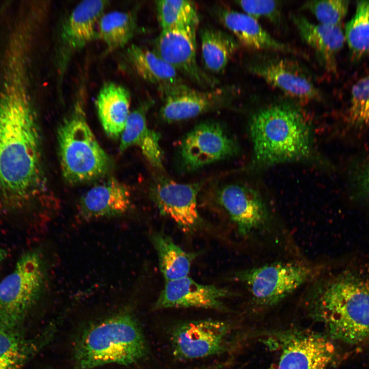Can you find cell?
Listing matches in <instances>:
<instances>
[{"mask_svg":"<svg viewBox=\"0 0 369 369\" xmlns=\"http://www.w3.org/2000/svg\"><path fill=\"white\" fill-rule=\"evenodd\" d=\"M41 130L27 68L2 69L0 79V209L20 213L47 191Z\"/></svg>","mask_w":369,"mask_h":369,"instance_id":"obj_1","label":"cell"},{"mask_svg":"<svg viewBox=\"0 0 369 369\" xmlns=\"http://www.w3.org/2000/svg\"><path fill=\"white\" fill-rule=\"evenodd\" d=\"M317 279L308 296L312 315L331 340L346 344L369 342V248L349 253Z\"/></svg>","mask_w":369,"mask_h":369,"instance_id":"obj_2","label":"cell"},{"mask_svg":"<svg viewBox=\"0 0 369 369\" xmlns=\"http://www.w3.org/2000/svg\"><path fill=\"white\" fill-rule=\"evenodd\" d=\"M253 165L267 167L307 158L312 134L301 113L288 105H274L255 113L250 122Z\"/></svg>","mask_w":369,"mask_h":369,"instance_id":"obj_3","label":"cell"},{"mask_svg":"<svg viewBox=\"0 0 369 369\" xmlns=\"http://www.w3.org/2000/svg\"><path fill=\"white\" fill-rule=\"evenodd\" d=\"M148 344L137 319L125 312L89 326L80 335L74 351L80 369L108 364L129 365L144 359Z\"/></svg>","mask_w":369,"mask_h":369,"instance_id":"obj_4","label":"cell"},{"mask_svg":"<svg viewBox=\"0 0 369 369\" xmlns=\"http://www.w3.org/2000/svg\"><path fill=\"white\" fill-rule=\"evenodd\" d=\"M57 141L62 175L69 183L95 180L109 171L110 159L98 143L79 106L59 126Z\"/></svg>","mask_w":369,"mask_h":369,"instance_id":"obj_5","label":"cell"},{"mask_svg":"<svg viewBox=\"0 0 369 369\" xmlns=\"http://www.w3.org/2000/svg\"><path fill=\"white\" fill-rule=\"evenodd\" d=\"M46 283L41 254L37 251L23 254L13 271L0 282V330L20 329L43 296Z\"/></svg>","mask_w":369,"mask_h":369,"instance_id":"obj_6","label":"cell"},{"mask_svg":"<svg viewBox=\"0 0 369 369\" xmlns=\"http://www.w3.org/2000/svg\"><path fill=\"white\" fill-rule=\"evenodd\" d=\"M312 266L297 261H278L237 272L234 278L245 285L261 306L278 303L316 274Z\"/></svg>","mask_w":369,"mask_h":369,"instance_id":"obj_7","label":"cell"},{"mask_svg":"<svg viewBox=\"0 0 369 369\" xmlns=\"http://www.w3.org/2000/svg\"><path fill=\"white\" fill-rule=\"evenodd\" d=\"M231 333V325L225 321L208 319L180 322L170 332L172 354L180 360L222 354L229 348Z\"/></svg>","mask_w":369,"mask_h":369,"instance_id":"obj_8","label":"cell"},{"mask_svg":"<svg viewBox=\"0 0 369 369\" xmlns=\"http://www.w3.org/2000/svg\"><path fill=\"white\" fill-rule=\"evenodd\" d=\"M237 142L220 123L207 121L197 125L182 139L179 155L184 170L193 171L236 155Z\"/></svg>","mask_w":369,"mask_h":369,"instance_id":"obj_9","label":"cell"},{"mask_svg":"<svg viewBox=\"0 0 369 369\" xmlns=\"http://www.w3.org/2000/svg\"><path fill=\"white\" fill-rule=\"evenodd\" d=\"M280 354L276 369H327L335 349L327 336L308 331H292L280 336Z\"/></svg>","mask_w":369,"mask_h":369,"instance_id":"obj_10","label":"cell"},{"mask_svg":"<svg viewBox=\"0 0 369 369\" xmlns=\"http://www.w3.org/2000/svg\"><path fill=\"white\" fill-rule=\"evenodd\" d=\"M197 27L198 25H187L161 30L156 39L154 51L197 84L213 85L214 80L203 72L197 61Z\"/></svg>","mask_w":369,"mask_h":369,"instance_id":"obj_11","label":"cell"},{"mask_svg":"<svg viewBox=\"0 0 369 369\" xmlns=\"http://www.w3.org/2000/svg\"><path fill=\"white\" fill-rule=\"evenodd\" d=\"M163 98L160 110L161 118L172 122L196 117L222 106L230 98V90L219 88L199 91L184 84L158 88Z\"/></svg>","mask_w":369,"mask_h":369,"instance_id":"obj_12","label":"cell"},{"mask_svg":"<svg viewBox=\"0 0 369 369\" xmlns=\"http://www.w3.org/2000/svg\"><path fill=\"white\" fill-rule=\"evenodd\" d=\"M218 199L242 236L262 229L268 223L266 206L251 187L239 183L225 185L219 191Z\"/></svg>","mask_w":369,"mask_h":369,"instance_id":"obj_13","label":"cell"},{"mask_svg":"<svg viewBox=\"0 0 369 369\" xmlns=\"http://www.w3.org/2000/svg\"><path fill=\"white\" fill-rule=\"evenodd\" d=\"M199 183H180L168 178L158 180L153 189V197L160 212L185 232L200 226L197 196Z\"/></svg>","mask_w":369,"mask_h":369,"instance_id":"obj_14","label":"cell"},{"mask_svg":"<svg viewBox=\"0 0 369 369\" xmlns=\"http://www.w3.org/2000/svg\"><path fill=\"white\" fill-rule=\"evenodd\" d=\"M232 293L214 285L199 283L189 276L165 282L153 305L155 310L168 308H202L225 310L223 299Z\"/></svg>","mask_w":369,"mask_h":369,"instance_id":"obj_15","label":"cell"},{"mask_svg":"<svg viewBox=\"0 0 369 369\" xmlns=\"http://www.w3.org/2000/svg\"><path fill=\"white\" fill-rule=\"evenodd\" d=\"M249 70L291 97L303 101L320 98V92L311 79L292 61L285 59L265 60L250 65Z\"/></svg>","mask_w":369,"mask_h":369,"instance_id":"obj_16","label":"cell"},{"mask_svg":"<svg viewBox=\"0 0 369 369\" xmlns=\"http://www.w3.org/2000/svg\"><path fill=\"white\" fill-rule=\"evenodd\" d=\"M130 204L129 189L111 177L83 195L78 203V216L85 221L117 216L126 213Z\"/></svg>","mask_w":369,"mask_h":369,"instance_id":"obj_17","label":"cell"},{"mask_svg":"<svg viewBox=\"0 0 369 369\" xmlns=\"http://www.w3.org/2000/svg\"><path fill=\"white\" fill-rule=\"evenodd\" d=\"M107 5L106 1L85 0L75 7L61 30L62 49L66 56L98 38V23Z\"/></svg>","mask_w":369,"mask_h":369,"instance_id":"obj_18","label":"cell"},{"mask_svg":"<svg viewBox=\"0 0 369 369\" xmlns=\"http://www.w3.org/2000/svg\"><path fill=\"white\" fill-rule=\"evenodd\" d=\"M291 16L302 40L313 50L321 65L328 72H335L337 56L345 42L340 26L316 24L300 14Z\"/></svg>","mask_w":369,"mask_h":369,"instance_id":"obj_19","label":"cell"},{"mask_svg":"<svg viewBox=\"0 0 369 369\" xmlns=\"http://www.w3.org/2000/svg\"><path fill=\"white\" fill-rule=\"evenodd\" d=\"M216 12L222 24L248 48L301 54L295 48L275 39L262 28L258 20L245 13L224 7H218Z\"/></svg>","mask_w":369,"mask_h":369,"instance_id":"obj_20","label":"cell"},{"mask_svg":"<svg viewBox=\"0 0 369 369\" xmlns=\"http://www.w3.org/2000/svg\"><path fill=\"white\" fill-rule=\"evenodd\" d=\"M152 100L147 101L130 112L120 136L119 151L123 152L131 147H138L143 155L154 167L162 168L163 152L159 145L160 134L149 128L146 114Z\"/></svg>","mask_w":369,"mask_h":369,"instance_id":"obj_21","label":"cell"},{"mask_svg":"<svg viewBox=\"0 0 369 369\" xmlns=\"http://www.w3.org/2000/svg\"><path fill=\"white\" fill-rule=\"evenodd\" d=\"M130 94L124 87L107 82L95 99L99 120L106 134L113 139L120 137L130 112Z\"/></svg>","mask_w":369,"mask_h":369,"instance_id":"obj_22","label":"cell"},{"mask_svg":"<svg viewBox=\"0 0 369 369\" xmlns=\"http://www.w3.org/2000/svg\"><path fill=\"white\" fill-rule=\"evenodd\" d=\"M54 329L49 326L32 339L27 338L20 329L0 330V369H22L50 340Z\"/></svg>","mask_w":369,"mask_h":369,"instance_id":"obj_23","label":"cell"},{"mask_svg":"<svg viewBox=\"0 0 369 369\" xmlns=\"http://www.w3.org/2000/svg\"><path fill=\"white\" fill-rule=\"evenodd\" d=\"M127 55L135 72L158 88L182 83L178 71L154 51L133 44L127 49Z\"/></svg>","mask_w":369,"mask_h":369,"instance_id":"obj_24","label":"cell"},{"mask_svg":"<svg viewBox=\"0 0 369 369\" xmlns=\"http://www.w3.org/2000/svg\"><path fill=\"white\" fill-rule=\"evenodd\" d=\"M199 34L205 68L212 73L221 72L238 49L239 44L236 38L210 25L202 27Z\"/></svg>","mask_w":369,"mask_h":369,"instance_id":"obj_25","label":"cell"},{"mask_svg":"<svg viewBox=\"0 0 369 369\" xmlns=\"http://www.w3.org/2000/svg\"><path fill=\"white\" fill-rule=\"evenodd\" d=\"M151 239L165 282L188 276L196 254L184 251L170 237L160 232L152 233Z\"/></svg>","mask_w":369,"mask_h":369,"instance_id":"obj_26","label":"cell"},{"mask_svg":"<svg viewBox=\"0 0 369 369\" xmlns=\"http://www.w3.org/2000/svg\"><path fill=\"white\" fill-rule=\"evenodd\" d=\"M136 29L135 15L130 12L113 11L104 13L98 23V38L111 51L124 47Z\"/></svg>","mask_w":369,"mask_h":369,"instance_id":"obj_27","label":"cell"},{"mask_svg":"<svg viewBox=\"0 0 369 369\" xmlns=\"http://www.w3.org/2000/svg\"><path fill=\"white\" fill-rule=\"evenodd\" d=\"M344 35L353 60L369 57V0L357 1L354 14L345 24Z\"/></svg>","mask_w":369,"mask_h":369,"instance_id":"obj_28","label":"cell"},{"mask_svg":"<svg viewBox=\"0 0 369 369\" xmlns=\"http://www.w3.org/2000/svg\"><path fill=\"white\" fill-rule=\"evenodd\" d=\"M156 6L161 30L178 26L198 25L197 8L191 1L160 0L156 2Z\"/></svg>","mask_w":369,"mask_h":369,"instance_id":"obj_29","label":"cell"},{"mask_svg":"<svg viewBox=\"0 0 369 369\" xmlns=\"http://www.w3.org/2000/svg\"><path fill=\"white\" fill-rule=\"evenodd\" d=\"M346 122L352 129L369 127V75L358 79L352 87Z\"/></svg>","mask_w":369,"mask_h":369,"instance_id":"obj_30","label":"cell"},{"mask_svg":"<svg viewBox=\"0 0 369 369\" xmlns=\"http://www.w3.org/2000/svg\"><path fill=\"white\" fill-rule=\"evenodd\" d=\"M347 0H319L306 2L303 8L310 11L319 24L340 26L346 16L349 6Z\"/></svg>","mask_w":369,"mask_h":369,"instance_id":"obj_31","label":"cell"},{"mask_svg":"<svg viewBox=\"0 0 369 369\" xmlns=\"http://www.w3.org/2000/svg\"><path fill=\"white\" fill-rule=\"evenodd\" d=\"M237 3L245 14L258 20L264 18L278 24L281 18V4L276 1H239Z\"/></svg>","mask_w":369,"mask_h":369,"instance_id":"obj_32","label":"cell"},{"mask_svg":"<svg viewBox=\"0 0 369 369\" xmlns=\"http://www.w3.org/2000/svg\"><path fill=\"white\" fill-rule=\"evenodd\" d=\"M353 184L356 197L369 201V161L363 164L355 173Z\"/></svg>","mask_w":369,"mask_h":369,"instance_id":"obj_33","label":"cell"},{"mask_svg":"<svg viewBox=\"0 0 369 369\" xmlns=\"http://www.w3.org/2000/svg\"><path fill=\"white\" fill-rule=\"evenodd\" d=\"M7 252L4 249L0 248V264L6 258Z\"/></svg>","mask_w":369,"mask_h":369,"instance_id":"obj_34","label":"cell"},{"mask_svg":"<svg viewBox=\"0 0 369 369\" xmlns=\"http://www.w3.org/2000/svg\"><path fill=\"white\" fill-rule=\"evenodd\" d=\"M1 10H0V13H1Z\"/></svg>","mask_w":369,"mask_h":369,"instance_id":"obj_35","label":"cell"}]
</instances>
